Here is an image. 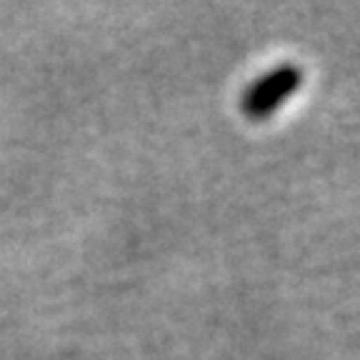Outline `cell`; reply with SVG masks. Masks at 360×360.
Returning <instances> with one entry per match:
<instances>
[{
	"mask_svg": "<svg viewBox=\"0 0 360 360\" xmlns=\"http://www.w3.org/2000/svg\"><path fill=\"white\" fill-rule=\"evenodd\" d=\"M298 83H300V73L290 65L278 68V70L268 73L263 80H258V83L250 88V93H248V98H245L248 112H250V115H258V118L273 112L288 96H290L292 90L298 88Z\"/></svg>",
	"mask_w": 360,
	"mask_h": 360,
	"instance_id": "6da1fadb",
	"label": "cell"
}]
</instances>
